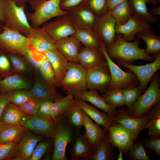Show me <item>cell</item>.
<instances>
[{"label": "cell", "mask_w": 160, "mask_h": 160, "mask_svg": "<svg viewBox=\"0 0 160 160\" xmlns=\"http://www.w3.org/2000/svg\"><path fill=\"white\" fill-rule=\"evenodd\" d=\"M140 39L136 38L132 41H128L123 39L121 34H116L114 43L111 45H105L106 50L112 60L119 58L130 64L138 60L152 61L153 56L148 55L145 49L139 47Z\"/></svg>", "instance_id": "6da1fadb"}, {"label": "cell", "mask_w": 160, "mask_h": 160, "mask_svg": "<svg viewBox=\"0 0 160 160\" xmlns=\"http://www.w3.org/2000/svg\"><path fill=\"white\" fill-rule=\"evenodd\" d=\"M60 0H29L28 2L34 10L32 13H25L31 22L32 28L40 26L51 19L67 14V10H62L60 7Z\"/></svg>", "instance_id": "7a4b0ae2"}, {"label": "cell", "mask_w": 160, "mask_h": 160, "mask_svg": "<svg viewBox=\"0 0 160 160\" xmlns=\"http://www.w3.org/2000/svg\"><path fill=\"white\" fill-rule=\"evenodd\" d=\"M55 120L57 127L53 138L54 145L52 159L67 160L66 156V146L69 143L72 144L74 140L75 129L63 115Z\"/></svg>", "instance_id": "3957f363"}, {"label": "cell", "mask_w": 160, "mask_h": 160, "mask_svg": "<svg viewBox=\"0 0 160 160\" xmlns=\"http://www.w3.org/2000/svg\"><path fill=\"white\" fill-rule=\"evenodd\" d=\"M159 74L156 73L152 77L147 89L137 100L127 110L133 117L140 118L144 116L156 103L160 101Z\"/></svg>", "instance_id": "277c9868"}, {"label": "cell", "mask_w": 160, "mask_h": 160, "mask_svg": "<svg viewBox=\"0 0 160 160\" xmlns=\"http://www.w3.org/2000/svg\"><path fill=\"white\" fill-rule=\"evenodd\" d=\"M99 48L105 56L111 75V80L107 90L122 89L127 87L139 85L137 77L129 69L125 72L113 62L108 55L103 41Z\"/></svg>", "instance_id": "5b68a950"}, {"label": "cell", "mask_w": 160, "mask_h": 160, "mask_svg": "<svg viewBox=\"0 0 160 160\" xmlns=\"http://www.w3.org/2000/svg\"><path fill=\"white\" fill-rule=\"evenodd\" d=\"M26 7L18 6L13 0H4L5 27L26 36L32 28L25 10Z\"/></svg>", "instance_id": "8992f818"}, {"label": "cell", "mask_w": 160, "mask_h": 160, "mask_svg": "<svg viewBox=\"0 0 160 160\" xmlns=\"http://www.w3.org/2000/svg\"><path fill=\"white\" fill-rule=\"evenodd\" d=\"M87 71L80 64L68 62V70L60 84L66 95L87 89Z\"/></svg>", "instance_id": "52a82bcc"}, {"label": "cell", "mask_w": 160, "mask_h": 160, "mask_svg": "<svg viewBox=\"0 0 160 160\" xmlns=\"http://www.w3.org/2000/svg\"><path fill=\"white\" fill-rule=\"evenodd\" d=\"M0 33V46L11 54L24 55L31 49L28 38L5 26Z\"/></svg>", "instance_id": "ba28073f"}, {"label": "cell", "mask_w": 160, "mask_h": 160, "mask_svg": "<svg viewBox=\"0 0 160 160\" xmlns=\"http://www.w3.org/2000/svg\"><path fill=\"white\" fill-rule=\"evenodd\" d=\"M153 56L154 59L151 63L143 65H134L119 58L115 60L121 67L128 68L135 74L144 92L147 89L150 80L160 69V53Z\"/></svg>", "instance_id": "9c48e42d"}, {"label": "cell", "mask_w": 160, "mask_h": 160, "mask_svg": "<svg viewBox=\"0 0 160 160\" xmlns=\"http://www.w3.org/2000/svg\"><path fill=\"white\" fill-rule=\"evenodd\" d=\"M111 78L110 69L106 61L101 65L87 70V89H96L104 93L107 89Z\"/></svg>", "instance_id": "30bf717a"}, {"label": "cell", "mask_w": 160, "mask_h": 160, "mask_svg": "<svg viewBox=\"0 0 160 160\" xmlns=\"http://www.w3.org/2000/svg\"><path fill=\"white\" fill-rule=\"evenodd\" d=\"M41 27L55 41L74 35L76 31L68 14L56 17L54 21L45 22Z\"/></svg>", "instance_id": "8fae6325"}, {"label": "cell", "mask_w": 160, "mask_h": 160, "mask_svg": "<svg viewBox=\"0 0 160 160\" xmlns=\"http://www.w3.org/2000/svg\"><path fill=\"white\" fill-rule=\"evenodd\" d=\"M118 112L112 124L117 123L121 124L130 132L135 142L140 133L147 129L149 120L148 116L145 114L141 117H135L127 110L123 108L120 109Z\"/></svg>", "instance_id": "7c38bea8"}, {"label": "cell", "mask_w": 160, "mask_h": 160, "mask_svg": "<svg viewBox=\"0 0 160 160\" xmlns=\"http://www.w3.org/2000/svg\"><path fill=\"white\" fill-rule=\"evenodd\" d=\"M20 124L34 133L48 138H53L57 127L55 120L45 119L37 116H27Z\"/></svg>", "instance_id": "4fadbf2b"}, {"label": "cell", "mask_w": 160, "mask_h": 160, "mask_svg": "<svg viewBox=\"0 0 160 160\" xmlns=\"http://www.w3.org/2000/svg\"><path fill=\"white\" fill-rule=\"evenodd\" d=\"M116 21L108 10L101 17H97L92 29L105 45H111L115 41Z\"/></svg>", "instance_id": "5bb4252c"}, {"label": "cell", "mask_w": 160, "mask_h": 160, "mask_svg": "<svg viewBox=\"0 0 160 160\" xmlns=\"http://www.w3.org/2000/svg\"><path fill=\"white\" fill-rule=\"evenodd\" d=\"M107 134L112 146L122 150L125 154L127 153L134 143L131 133L119 123L111 125Z\"/></svg>", "instance_id": "9a60e30c"}, {"label": "cell", "mask_w": 160, "mask_h": 160, "mask_svg": "<svg viewBox=\"0 0 160 160\" xmlns=\"http://www.w3.org/2000/svg\"><path fill=\"white\" fill-rule=\"evenodd\" d=\"M26 37L32 49L41 53L55 48V41L41 27L32 28Z\"/></svg>", "instance_id": "2e32d148"}, {"label": "cell", "mask_w": 160, "mask_h": 160, "mask_svg": "<svg viewBox=\"0 0 160 160\" xmlns=\"http://www.w3.org/2000/svg\"><path fill=\"white\" fill-rule=\"evenodd\" d=\"M74 98L76 103L82 110L96 124L102 127L105 132H107L113 124L115 116L100 111L95 107L88 104L85 101L77 98Z\"/></svg>", "instance_id": "e0dca14e"}, {"label": "cell", "mask_w": 160, "mask_h": 160, "mask_svg": "<svg viewBox=\"0 0 160 160\" xmlns=\"http://www.w3.org/2000/svg\"><path fill=\"white\" fill-rule=\"evenodd\" d=\"M75 129V139L71 149V160L84 159L90 160L95 149L82 134L80 130Z\"/></svg>", "instance_id": "ac0fdd59"}, {"label": "cell", "mask_w": 160, "mask_h": 160, "mask_svg": "<svg viewBox=\"0 0 160 160\" xmlns=\"http://www.w3.org/2000/svg\"><path fill=\"white\" fill-rule=\"evenodd\" d=\"M81 44L74 35L55 41V48L68 62L79 63Z\"/></svg>", "instance_id": "d6986e66"}, {"label": "cell", "mask_w": 160, "mask_h": 160, "mask_svg": "<svg viewBox=\"0 0 160 160\" xmlns=\"http://www.w3.org/2000/svg\"><path fill=\"white\" fill-rule=\"evenodd\" d=\"M150 28L148 23L142 21L132 14L124 23H116L115 29L116 34H121L126 41H132L138 32Z\"/></svg>", "instance_id": "ffe728a7"}, {"label": "cell", "mask_w": 160, "mask_h": 160, "mask_svg": "<svg viewBox=\"0 0 160 160\" xmlns=\"http://www.w3.org/2000/svg\"><path fill=\"white\" fill-rule=\"evenodd\" d=\"M71 94L74 97L90 103L105 113L114 116L118 114V110L116 108L109 105L97 90H88L87 89L83 91L74 92Z\"/></svg>", "instance_id": "44dd1931"}, {"label": "cell", "mask_w": 160, "mask_h": 160, "mask_svg": "<svg viewBox=\"0 0 160 160\" xmlns=\"http://www.w3.org/2000/svg\"><path fill=\"white\" fill-rule=\"evenodd\" d=\"M44 53L54 72L56 86L59 87L68 70V62L56 48Z\"/></svg>", "instance_id": "7402d4cb"}, {"label": "cell", "mask_w": 160, "mask_h": 160, "mask_svg": "<svg viewBox=\"0 0 160 160\" xmlns=\"http://www.w3.org/2000/svg\"><path fill=\"white\" fill-rule=\"evenodd\" d=\"M67 11L68 16L75 26L92 28L97 17L87 6L77 7Z\"/></svg>", "instance_id": "603a6c76"}, {"label": "cell", "mask_w": 160, "mask_h": 160, "mask_svg": "<svg viewBox=\"0 0 160 160\" xmlns=\"http://www.w3.org/2000/svg\"><path fill=\"white\" fill-rule=\"evenodd\" d=\"M44 137L34 135L26 129L19 142L17 155L14 160H30L36 145L44 140Z\"/></svg>", "instance_id": "cb8c5ba5"}, {"label": "cell", "mask_w": 160, "mask_h": 160, "mask_svg": "<svg viewBox=\"0 0 160 160\" xmlns=\"http://www.w3.org/2000/svg\"><path fill=\"white\" fill-rule=\"evenodd\" d=\"M79 64L87 70L101 65L106 61L99 48L82 47L78 55Z\"/></svg>", "instance_id": "d4e9b609"}, {"label": "cell", "mask_w": 160, "mask_h": 160, "mask_svg": "<svg viewBox=\"0 0 160 160\" xmlns=\"http://www.w3.org/2000/svg\"><path fill=\"white\" fill-rule=\"evenodd\" d=\"M84 126L85 133L84 135L89 143L95 149L97 148L105 133L99 125L94 123L83 111Z\"/></svg>", "instance_id": "484cf974"}, {"label": "cell", "mask_w": 160, "mask_h": 160, "mask_svg": "<svg viewBox=\"0 0 160 160\" xmlns=\"http://www.w3.org/2000/svg\"><path fill=\"white\" fill-rule=\"evenodd\" d=\"M26 129L20 124H0V143L19 142Z\"/></svg>", "instance_id": "4316f807"}, {"label": "cell", "mask_w": 160, "mask_h": 160, "mask_svg": "<svg viewBox=\"0 0 160 160\" xmlns=\"http://www.w3.org/2000/svg\"><path fill=\"white\" fill-rule=\"evenodd\" d=\"M138 37L145 42V49L148 55H154L160 53V38L151 28L138 32L136 35Z\"/></svg>", "instance_id": "83f0119b"}, {"label": "cell", "mask_w": 160, "mask_h": 160, "mask_svg": "<svg viewBox=\"0 0 160 160\" xmlns=\"http://www.w3.org/2000/svg\"><path fill=\"white\" fill-rule=\"evenodd\" d=\"M133 14L140 20L148 23H156L158 19L148 11L147 4L149 0H128Z\"/></svg>", "instance_id": "f1b7e54d"}, {"label": "cell", "mask_w": 160, "mask_h": 160, "mask_svg": "<svg viewBox=\"0 0 160 160\" xmlns=\"http://www.w3.org/2000/svg\"><path fill=\"white\" fill-rule=\"evenodd\" d=\"M26 116L17 106L9 102L6 106L2 113L1 124H20Z\"/></svg>", "instance_id": "f546056e"}, {"label": "cell", "mask_w": 160, "mask_h": 160, "mask_svg": "<svg viewBox=\"0 0 160 160\" xmlns=\"http://www.w3.org/2000/svg\"><path fill=\"white\" fill-rule=\"evenodd\" d=\"M74 36L85 47L99 48L102 42L91 28L75 27Z\"/></svg>", "instance_id": "4dcf8cb0"}, {"label": "cell", "mask_w": 160, "mask_h": 160, "mask_svg": "<svg viewBox=\"0 0 160 160\" xmlns=\"http://www.w3.org/2000/svg\"><path fill=\"white\" fill-rule=\"evenodd\" d=\"M32 96L43 102L49 100L54 102L62 97L54 94L43 80L36 79L30 91Z\"/></svg>", "instance_id": "1f68e13d"}, {"label": "cell", "mask_w": 160, "mask_h": 160, "mask_svg": "<svg viewBox=\"0 0 160 160\" xmlns=\"http://www.w3.org/2000/svg\"><path fill=\"white\" fill-rule=\"evenodd\" d=\"M75 103L74 97L71 94L62 96L53 102L50 113L51 119L55 120L59 116L63 115Z\"/></svg>", "instance_id": "d6a6232c"}, {"label": "cell", "mask_w": 160, "mask_h": 160, "mask_svg": "<svg viewBox=\"0 0 160 160\" xmlns=\"http://www.w3.org/2000/svg\"><path fill=\"white\" fill-rule=\"evenodd\" d=\"M108 135L105 133L90 160H112L115 158L114 152Z\"/></svg>", "instance_id": "836d02e7"}, {"label": "cell", "mask_w": 160, "mask_h": 160, "mask_svg": "<svg viewBox=\"0 0 160 160\" xmlns=\"http://www.w3.org/2000/svg\"><path fill=\"white\" fill-rule=\"evenodd\" d=\"M149 118L147 129L150 137L160 135V101L154 104L145 113Z\"/></svg>", "instance_id": "e575fe53"}, {"label": "cell", "mask_w": 160, "mask_h": 160, "mask_svg": "<svg viewBox=\"0 0 160 160\" xmlns=\"http://www.w3.org/2000/svg\"><path fill=\"white\" fill-rule=\"evenodd\" d=\"M39 70L43 80L51 91L56 95L60 97H62L56 90L55 73L46 57L43 60Z\"/></svg>", "instance_id": "d590c367"}, {"label": "cell", "mask_w": 160, "mask_h": 160, "mask_svg": "<svg viewBox=\"0 0 160 160\" xmlns=\"http://www.w3.org/2000/svg\"><path fill=\"white\" fill-rule=\"evenodd\" d=\"M0 87L5 91L19 89H28L30 88L29 83L18 75L8 76L0 81Z\"/></svg>", "instance_id": "8d00e7d4"}, {"label": "cell", "mask_w": 160, "mask_h": 160, "mask_svg": "<svg viewBox=\"0 0 160 160\" xmlns=\"http://www.w3.org/2000/svg\"><path fill=\"white\" fill-rule=\"evenodd\" d=\"M110 11L116 24H117L124 23L133 14L128 0L117 5Z\"/></svg>", "instance_id": "74e56055"}, {"label": "cell", "mask_w": 160, "mask_h": 160, "mask_svg": "<svg viewBox=\"0 0 160 160\" xmlns=\"http://www.w3.org/2000/svg\"><path fill=\"white\" fill-rule=\"evenodd\" d=\"M63 115L74 128L80 130L84 126L83 111L76 102Z\"/></svg>", "instance_id": "f35d334b"}, {"label": "cell", "mask_w": 160, "mask_h": 160, "mask_svg": "<svg viewBox=\"0 0 160 160\" xmlns=\"http://www.w3.org/2000/svg\"><path fill=\"white\" fill-rule=\"evenodd\" d=\"M107 103L111 107L116 108L125 105L122 89L107 90L102 95Z\"/></svg>", "instance_id": "ab89813d"}, {"label": "cell", "mask_w": 160, "mask_h": 160, "mask_svg": "<svg viewBox=\"0 0 160 160\" xmlns=\"http://www.w3.org/2000/svg\"><path fill=\"white\" fill-rule=\"evenodd\" d=\"M10 102L19 106L28 101L32 96L30 91L19 89L10 91L7 93Z\"/></svg>", "instance_id": "60d3db41"}, {"label": "cell", "mask_w": 160, "mask_h": 160, "mask_svg": "<svg viewBox=\"0 0 160 160\" xmlns=\"http://www.w3.org/2000/svg\"><path fill=\"white\" fill-rule=\"evenodd\" d=\"M122 90L124 99L125 105L128 108L134 103L143 92L140 85L126 87L122 89Z\"/></svg>", "instance_id": "b9f144b4"}, {"label": "cell", "mask_w": 160, "mask_h": 160, "mask_svg": "<svg viewBox=\"0 0 160 160\" xmlns=\"http://www.w3.org/2000/svg\"><path fill=\"white\" fill-rule=\"evenodd\" d=\"M19 143H0V160H14L17 155Z\"/></svg>", "instance_id": "7bdbcfd3"}, {"label": "cell", "mask_w": 160, "mask_h": 160, "mask_svg": "<svg viewBox=\"0 0 160 160\" xmlns=\"http://www.w3.org/2000/svg\"><path fill=\"white\" fill-rule=\"evenodd\" d=\"M128 157L133 160H151L146 153L142 142L135 141L127 152Z\"/></svg>", "instance_id": "ee69618b"}, {"label": "cell", "mask_w": 160, "mask_h": 160, "mask_svg": "<svg viewBox=\"0 0 160 160\" xmlns=\"http://www.w3.org/2000/svg\"><path fill=\"white\" fill-rule=\"evenodd\" d=\"M86 6L97 17L104 16L108 11L107 0H87Z\"/></svg>", "instance_id": "f6af8a7d"}, {"label": "cell", "mask_w": 160, "mask_h": 160, "mask_svg": "<svg viewBox=\"0 0 160 160\" xmlns=\"http://www.w3.org/2000/svg\"><path fill=\"white\" fill-rule=\"evenodd\" d=\"M42 102L32 97L18 107L27 116H37L39 107Z\"/></svg>", "instance_id": "bcb514c9"}, {"label": "cell", "mask_w": 160, "mask_h": 160, "mask_svg": "<svg viewBox=\"0 0 160 160\" xmlns=\"http://www.w3.org/2000/svg\"><path fill=\"white\" fill-rule=\"evenodd\" d=\"M32 65L39 69L46 57L44 53H41L31 49L23 55Z\"/></svg>", "instance_id": "7dc6e473"}, {"label": "cell", "mask_w": 160, "mask_h": 160, "mask_svg": "<svg viewBox=\"0 0 160 160\" xmlns=\"http://www.w3.org/2000/svg\"><path fill=\"white\" fill-rule=\"evenodd\" d=\"M50 144V142L48 140L40 141L34 149L30 160H40L47 152Z\"/></svg>", "instance_id": "c3c4849f"}, {"label": "cell", "mask_w": 160, "mask_h": 160, "mask_svg": "<svg viewBox=\"0 0 160 160\" xmlns=\"http://www.w3.org/2000/svg\"><path fill=\"white\" fill-rule=\"evenodd\" d=\"M142 142L145 147L153 150L160 156V136L150 137L144 139Z\"/></svg>", "instance_id": "681fc988"}, {"label": "cell", "mask_w": 160, "mask_h": 160, "mask_svg": "<svg viewBox=\"0 0 160 160\" xmlns=\"http://www.w3.org/2000/svg\"><path fill=\"white\" fill-rule=\"evenodd\" d=\"M87 0H60V7L64 10H68L75 8L86 6Z\"/></svg>", "instance_id": "f907efd6"}, {"label": "cell", "mask_w": 160, "mask_h": 160, "mask_svg": "<svg viewBox=\"0 0 160 160\" xmlns=\"http://www.w3.org/2000/svg\"><path fill=\"white\" fill-rule=\"evenodd\" d=\"M9 57L15 71L22 72L26 70V64L22 58L18 55L11 53L9 55Z\"/></svg>", "instance_id": "816d5d0a"}, {"label": "cell", "mask_w": 160, "mask_h": 160, "mask_svg": "<svg viewBox=\"0 0 160 160\" xmlns=\"http://www.w3.org/2000/svg\"><path fill=\"white\" fill-rule=\"evenodd\" d=\"M53 102L49 100L42 102L39 107L37 116L45 119H52L50 113Z\"/></svg>", "instance_id": "f5cc1de1"}, {"label": "cell", "mask_w": 160, "mask_h": 160, "mask_svg": "<svg viewBox=\"0 0 160 160\" xmlns=\"http://www.w3.org/2000/svg\"><path fill=\"white\" fill-rule=\"evenodd\" d=\"M10 68L9 60L5 55L0 56V70L3 71H9Z\"/></svg>", "instance_id": "db71d44e"}, {"label": "cell", "mask_w": 160, "mask_h": 160, "mask_svg": "<svg viewBox=\"0 0 160 160\" xmlns=\"http://www.w3.org/2000/svg\"><path fill=\"white\" fill-rule=\"evenodd\" d=\"M8 99L7 93L3 92L0 94V124L1 119L3 111L6 105L9 103Z\"/></svg>", "instance_id": "11a10c76"}, {"label": "cell", "mask_w": 160, "mask_h": 160, "mask_svg": "<svg viewBox=\"0 0 160 160\" xmlns=\"http://www.w3.org/2000/svg\"><path fill=\"white\" fill-rule=\"evenodd\" d=\"M126 0H107L108 10L111 11L114 7Z\"/></svg>", "instance_id": "9f6ffc18"}, {"label": "cell", "mask_w": 160, "mask_h": 160, "mask_svg": "<svg viewBox=\"0 0 160 160\" xmlns=\"http://www.w3.org/2000/svg\"><path fill=\"white\" fill-rule=\"evenodd\" d=\"M5 20L4 0H0V20L4 22Z\"/></svg>", "instance_id": "6f0895ef"}, {"label": "cell", "mask_w": 160, "mask_h": 160, "mask_svg": "<svg viewBox=\"0 0 160 160\" xmlns=\"http://www.w3.org/2000/svg\"><path fill=\"white\" fill-rule=\"evenodd\" d=\"M149 12L154 16H159L160 15V7H152Z\"/></svg>", "instance_id": "680465c9"}, {"label": "cell", "mask_w": 160, "mask_h": 160, "mask_svg": "<svg viewBox=\"0 0 160 160\" xmlns=\"http://www.w3.org/2000/svg\"><path fill=\"white\" fill-rule=\"evenodd\" d=\"M19 6H23L26 7V3L29 0H13Z\"/></svg>", "instance_id": "91938a15"}, {"label": "cell", "mask_w": 160, "mask_h": 160, "mask_svg": "<svg viewBox=\"0 0 160 160\" xmlns=\"http://www.w3.org/2000/svg\"><path fill=\"white\" fill-rule=\"evenodd\" d=\"M150 4L153 5L154 7H157L160 3V0H149Z\"/></svg>", "instance_id": "94428289"}, {"label": "cell", "mask_w": 160, "mask_h": 160, "mask_svg": "<svg viewBox=\"0 0 160 160\" xmlns=\"http://www.w3.org/2000/svg\"><path fill=\"white\" fill-rule=\"evenodd\" d=\"M119 155L117 157V160H123V151L121 149H119Z\"/></svg>", "instance_id": "6125c7cd"}]
</instances>
